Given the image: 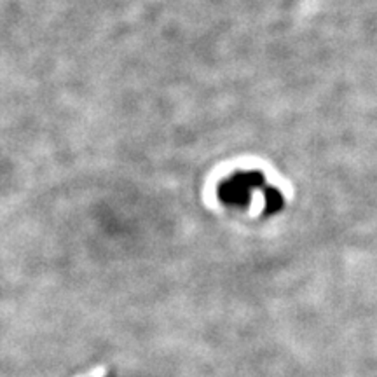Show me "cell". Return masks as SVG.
Instances as JSON below:
<instances>
[{"label": "cell", "mask_w": 377, "mask_h": 377, "mask_svg": "<svg viewBox=\"0 0 377 377\" xmlns=\"http://www.w3.org/2000/svg\"><path fill=\"white\" fill-rule=\"evenodd\" d=\"M266 187L262 173L259 171H241L218 185V200L227 207L245 208L252 200V193L255 188Z\"/></svg>", "instance_id": "6da1fadb"}, {"label": "cell", "mask_w": 377, "mask_h": 377, "mask_svg": "<svg viewBox=\"0 0 377 377\" xmlns=\"http://www.w3.org/2000/svg\"><path fill=\"white\" fill-rule=\"evenodd\" d=\"M264 201H266V215H274L283 208V196L274 187H264Z\"/></svg>", "instance_id": "7a4b0ae2"}]
</instances>
